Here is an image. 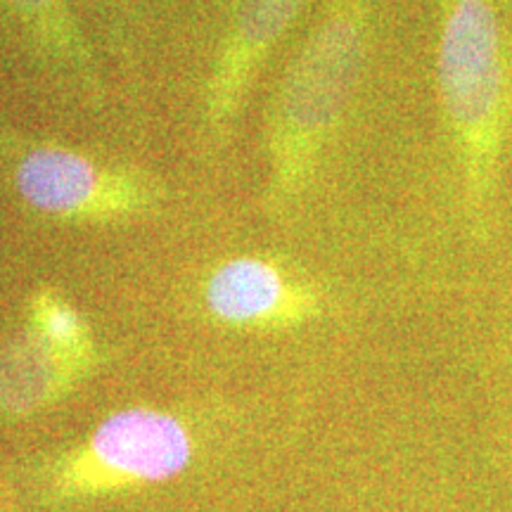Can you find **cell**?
I'll list each match as a JSON object with an SVG mask.
<instances>
[{
    "label": "cell",
    "mask_w": 512,
    "mask_h": 512,
    "mask_svg": "<svg viewBox=\"0 0 512 512\" xmlns=\"http://www.w3.org/2000/svg\"><path fill=\"white\" fill-rule=\"evenodd\" d=\"M366 0H332L280 79L266 114L264 207L278 219L304 195L342 124L366 60Z\"/></svg>",
    "instance_id": "1"
},
{
    "label": "cell",
    "mask_w": 512,
    "mask_h": 512,
    "mask_svg": "<svg viewBox=\"0 0 512 512\" xmlns=\"http://www.w3.org/2000/svg\"><path fill=\"white\" fill-rule=\"evenodd\" d=\"M437 91L465 183L467 219L489 235L510 124L512 69L494 0H439Z\"/></svg>",
    "instance_id": "2"
},
{
    "label": "cell",
    "mask_w": 512,
    "mask_h": 512,
    "mask_svg": "<svg viewBox=\"0 0 512 512\" xmlns=\"http://www.w3.org/2000/svg\"><path fill=\"white\" fill-rule=\"evenodd\" d=\"M12 183L31 211L64 223L143 219L166 202L164 181L150 171L105 162L50 140L24 147Z\"/></svg>",
    "instance_id": "3"
},
{
    "label": "cell",
    "mask_w": 512,
    "mask_h": 512,
    "mask_svg": "<svg viewBox=\"0 0 512 512\" xmlns=\"http://www.w3.org/2000/svg\"><path fill=\"white\" fill-rule=\"evenodd\" d=\"M195 453L185 422L157 408H124L95 427L55 472L64 496H91L181 475Z\"/></svg>",
    "instance_id": "4"
},
{
    "label": "cell",
    "mask_w": 512,
    "mask_h": 512,
    "mask_svg": "<svg viewBox=\"0 0 512 512\" xmlns=\"http://www.w3.org/2000/svg\"><path fill=\"white\" fill-rule=\"evenodd\" d=\"M211 320L233 330H290L323 313V294L283 261L240 254L216 264L202 285Z\"/></svg>",
    "instance_id": "5"
},
{
    "label": "cell",
    "mask_w": 512,
    "mask_h": 512,
    "mask_svg": "<svg viewBox=\"0 0 512 512\" xmlns=\"http://www.w3.org/2000/svg\"><path fill=\"white\" fill-rule=\"evenodd\" d=\"M306 0H240L238 15L211 67L202 124L211 143H223L245 105L261 64L283 38Z\"/></svg>",
    "instance_id": "6"
},
{
    "label": "cell",
    "mask_w": 512,
    "mask_h": 512,
    "mask_svg": "<svg viewBox=\"0 0 512 512\" xmlns=\"http://www.w3.org/2000/svg\"><path fill=\"white\" fill-rule=\"evenodd\" d=\"M91 368L50 347L34 330L24 332L0 349V408L12 415L41 411Z\"/></svg>",
    "instance_id": "7"
},
{
    "label": "cell",
    "mask_w": 512,
    "mask_h": 512,
    "mask_svg": "<svg viewBox=\"0 0 512 512\" xmlns=\"http://www.w3.org/2000/svg\"><path fill=\"white\" fill-rule=\"evenodd\" d=\"M27 22L41 55L79 91L100 93V72L91 46L60 0H5Z\"/></svg>",
    "instance_id": "8"
},
{
    "label": "cell",
    "mask_w": 512,
    "mask_h": 512,
    "mask_svg": "<svg viewBox=\"0 0 512 512\" xmlns=\"http://www.w3.org/2000/svg\"><path fill=\"white\" fill-rule=\"evenodd\" d=\"M29 330H34L43 342L76 361L95 363V342L91 325L83 313L55 290H41L31 297Z\"/></svg>",
    "instance_id": "9"
}]
</instances>
